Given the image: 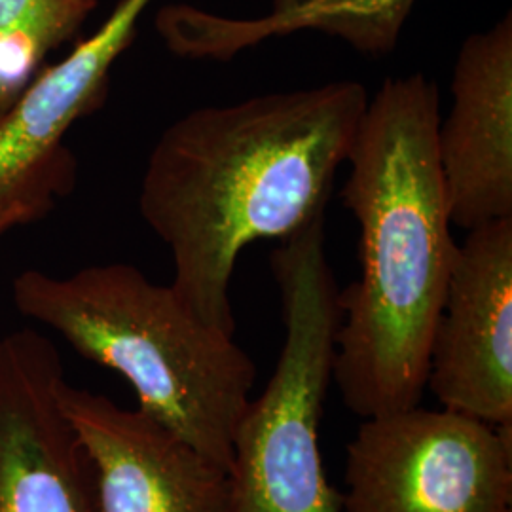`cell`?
<instances>
[{
    "label": "cell",
    "mask_w": 512,
    "mask_h": 512,
    "mask_svg": "<svg viewBox=\"0 0 512 512\" xmlns=\"http://www.w3.org/2000/svg\"><path fill=\"white\" fill-rule=\"evenodd\" d=\"M61 404L92 463L97 512H228L230 476L141 408L65 382Z\"/></svg>",
    "instance_id": "8"
},
{
    "label": "cell",
    "mask_w": 512,
    "mask_h": 512,
    "mask_svg": "<svg viewBox=\"0 0 512 512\" xmlns=\"http://www.w3.org/2000/svg\"><path fill=\"white\" fill-rule=\"evenodd\" d=\"M425 389L442 408L512 427V219L469 230L458 245Z\"/></svg>",
    "instance_id": "6"
},
{
    "label": "cell",
    "mask_w": 512,
    "mask_h": 512,
    "mask_svg": "<svg viewBox=\"0 0 512 512\" xmlns=\"http://www.w3.org/2000/svg\"><path fill=\"white\" fill-rule=\"evenodd\" d=\"M76 183V160L71 150L59 154L33 177L0 196V238L14 228L44 219L59 198Z\"/></svg>",
    "instance_id": "13"
},
{
    "label": "cell",
    "mask_w": 512,
    "mask_h": 512,
    "mask_svg": "<svg viewBox=\"0 0 512 512\" xmlns=\"http://www.w3.org/2000/svg\"><path fill=\"white\" fill-rule=\"evenodd\" d=\"M439 88L387 78L368 99L342 200L361 228V274L340 291L332 380L361 418L421 403L458 255L437 160Z\"/></svg>",
    "instance_id": "2"
},
{
    "label": "cell",
    "mask_w": 512,
    "mask_h": 512,
    "mask_svg": "<svg viewBox=\"0 0 512 512\" xmlns=\"http://www.w3.org/2000/svg\"><path fill=\"white\" fill-rule=\"evenodd\" d=\"M368 99L361 82H329L190 110L160 135L139 209L171 251L173 293L205 325L236 334L241 251L325 217Z\"/></svg>",
    "instance_id": "1"
},
{
    "label": "cell",
    "mask_w": 512,
    "mask_h": 512,
    "mask_svg": "<svg viewBox=\"0 0 512 512\" xmlns=\"http://www.w3.org/2000/svg\"><path fill=\"white\" fill-rule=\"evenodd\" d=\"M95 8L97 0H0V116Z\"/></svg>",
    "instance_id": "12"
},
{
    "label": "cell",
    "mask_w": 512,
    "mask_h": 512,
    "mask_svg": "<svg viewBox=\"0 0 512 512\" xmlns=\"http://www.w3.org/2000/svg\"><path fill=\"white\" fill-rule=\"evenodd\" d=\"M416 0H274L262 18H226L188 4L165 6L156 29L169 52L188 59H232L274 37L319 31L359 54L389 55Z\"/></svg>",
    "instance_id": "11"
},
{
    "label": "cell",
    "mask_w": 512,
    "mask_h": 512,
    "mask_svg": "<svg viewBox=\"0 0 512 512\" xmlns=\"http://www.w3.org/2000/svg\"><path fill=\"white\" fill-rule=\"evenodd\" d=\"M12 300L78 355L118 372L135 391L137 408L230 471L255 363L232 334L188 310L171 285L124 262L63 277L25 270L12 281Z\"/></svg>",
    "instance_id": "3"
},
{
    "label": "cell",
    "mask_w": 512,
    "mask_h": 512,
    "mask_svg": "<svg viewBox=\"0 0 512 512\" xmlns=\"http://www.w3.org/2000/svg\"><path fill=\"white\" fill-rule=\"evenodd\" d=\"M270 264L285 342L264 393L247 403L234 431L228 512H342L319 446L342 323L325 217L283 239Z\"/></svg>",
    "instance_id": "4"
},
{
    "label": "cell",
    "mask_w": 512,
    "mask_h": 512,
    "mask_svg": "<svg viewBox=\"0 0 512 512\" xmlns=\"http://www.w3.org/2000/svg\"><path fill=\"white\" fill-rule=\"evenodd\" d=\"M437 160L452 226L512 219L511 14L461 44Z\"/></svg>",
    "instance_id": "9"
},
{
    "label": "cell",
    "mask_w": 512,
    "mask_h": 512,
    "mask_svg": "<svg viewBox=\"0 0 512 512\" xmlns=\"http://www.w3.org/2000/svg\"><path fill=\"white\" fill-rule=\"evenodd\" d=\"M342 512H512V427L412 406L349 442Z\"/></svg>",
    "instance_id": "5"
},
{
    "label": "cell",
    "mask_w": 512,
    "mask_h": 512,
    "mask_svg": "<svg viewBox=\"0 0 512 512\" xmlns=\"http://www.w3.org/2000/svg\"><path fill=\"white\" fill-rule=\"evenodd\" d=\"M65 382L50 338H0V512H97L92 463L61 404Z\"/></svg>",
    "instance_id": "7"
},
{
    "label": "cell",
    "mask_w": 512,
    "mask_h": 512,
    "mask_svg": "<svg viewBox=\"0 0 512 512\" xmlns=\"http://www.w3.org/2000/svg\"><path fill=\"white\" fill-rule=\"evenodd\" d=\"M150 2L120 0L92 37L59 63L44 65L0 116V196L65 152L74 122L105 103L110 69L133 42Z\"/></svg>",
    "instance_id": "10"
}]
</instances>
